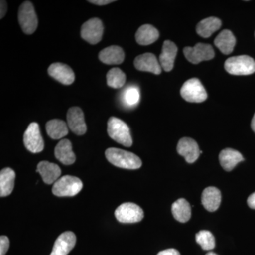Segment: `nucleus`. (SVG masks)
Segmentation results:
<instances>
[{
    "label": "nucleus",
    "mask_w": 255,
    "mask_h": 255,
    "mask_svg": "<svg viewBox=\"0 0 255 255\" xmlns=\"http://www.w3.org/2000/svg\"><path fill=\"white\" fill-rule=\"evenodd\" d=\"M225 69L233 75H249L255 73V61L248 55L231 57L226 60Z\"/></svg>",
    "instance_id": "7ed1b4c3"
},
{
    "label": "nucleus",
    "mask_w": 255,
    "mask_h": 255,
    "mask_svg": "<svg viewBox=\"0 0 255 255\" xmlns=\"http://www.w3.org/2000/svg\"><path fill=\"white\" fill-rule=\"evenodd\" d=\"M82 188L83 184L78 177L66 175L60 178L54 183L52 192L60 197L74 196L80 193Z\"/></svg>",
    "instance_id": "20e7f679"
},
{
    "label": "nucleus",
    "mask_w": 255,
    "mask_h": 255,
    "mask_svg": "<svg viewBox=\"0 0 255 255\" xmlns=\"http://www.w3.org/2000/svg\"><path fill=\"white\" fill-rule=\"evenodd\" d=\"M25 147L32 153H38L44 149V142L41 136L40 128L37 123H31L23 135Z\"/></svg>",
    "instance_id": "1a4fd4ad"
},
{
    "label": "nucleus",
    "mask_w": 255,
    "mask_h": 255,
    "mask_svg": "<svg viewBox=\"0 0 255 255\" xmlns=\"http://www.w3.org/2000/svg\"><path fill=\"white\" fill-rule=\"evenodd\" d=\"M76 236L71 231L62 233L57 238L50 255H68L76 244Z\"/></svg>",
    "instance_id": "2eb2a0df"
},
{
    "label": "nucleus",
    "mask_w": 255,
    "mask_h": 255,
    "mask_svg": "<svg viewBox=\"0 0 255 255\" xmlns=\"http://www.w3.org/2000/svg\"><path fill=\"white\" fill-rule=\"evenodd\" d=\"M9 248V239L6 236L0 237V255H5Z\"/></svg>",
    "instance_id": "7c9ffc66"
},
{
    "label": "nucleus",
    "mask_w": 255,
    "mask_h": 255,
    "mask_svg": "<svg viewBox=\"0 0 255 255\" xmlns=\"http://www.w3.org/2000/svg\"><path fill=\"white\" fill-rule=\"evenodd\" d=\"M236 43V38L232 32L229 30H223L218 35L214 41L215 46L225 55H229L232 53Z\"/></svg>",
    "instance_id": "4be33fe9"
},
{
    "label": "nucleus",
    "mask_w": 255,
    "mask_h": 255,
    "mask_svg": "<svg viewBox=\"0 0 255 255\" xmlns=\"http://www.w3.org/2000/svg\"><path fill=\"white\" fill-rule=\"evenodd\" d=\"M107 132L111 138L125 147H130L132 139L127 124L117 117H111L107 124Z\"/></svg>",
    "instance_id": "f03ea898"
},
{
    "label": "nucleus",
    "mask_w": 255,
    "mask_h": 255,
    "mask_svg": "<svg viewBox=\"0 0 255 255\" xmlns=\"http://www.w3.org/2000/svg\"><path fill=\"white\" fill-rule=\"evenodd\" d=\"M68 127L70 130L78 135H82L87 131L83 112L79 107H74L67 114Z\"/></svg>",
    "instance_id": "4468645a"
},
{
    "label": "nucleus",
    "mask_w": 255,
    "mask_h": 255,
    "mask_svg": "<svg viewBox=\"0 0 255 255\" xmlns=\"http://www.w3.org/2000/svg\"><path fill=\"white\" fill-rule=\"evenodd\" d=\"M103 33L104 25L100 18H91L82 26V38L90 44H97L101 41Z\"/></svg>",
    "instance_id": "9d476101"
},
{
    "label": "nucleus",
    "mask_w": 255,
    "mask_h": 255,
    "mask_svg": "<svg viewBox=\"0 0 255 255\" xmlns=\"http://www.w3.org/2000/svg\"><path fill=\"white\" fill-rule=\"evenodd\" d=\"M221 20L216 17H209L203 19L196 26V33L203 38H209L213 33L221 27Z\"/></svg>",
    "instance_id": "393cba45"
},
{
    "label": "nucleus",
    "mask_w": 255,
    "mask_h": 255,
    "mask_svg": "<svg viewBox=\"0 0 255 255\" xmlns=\"http://www.w3.org/2000/svg\"><path fill=\"white\" fill-rule=\"evenodd\" d=\"M159 36V31L150 24L142 25L135 34V40L139 45L148 46L155 43Z\"/></svg>",
    "instance_id": "5701e85b"
},
{
    "label": "nucleus",
    "mask_w": 255,
    "mask_h": 255,
    "mask_svg": "<svg viewBox=\"0 0 255 255\" xmlns=\"http://www.w3.org/2000/svg\"><path fill=\"white\" fill-rule=\"evenodd\" d=\"M18 22L23 33L32 34L38 27V18L33 5L31 1H26L18 9Z\"/></svg>",
    "instance_id": "39448f33"
},
{
    "label": "nucleus",
    "mask_w": 255,
    "mask_h": 255,
    "mask_svg": "<svg viewBox=\"0 0 255 255\" xmlns=\"http://www.w3.org/2000/svg\"><path fill=\"white\" fill-rule=\"evenodd\" d=\"M115 1H112V0H90L89 2L92 3L94 4L100 5V6H103V5L109 4L110 3L114 2Z\"/></svg>",
    "instance_id": "473e14b6"
},
{
    "label": "nucleus",
    "mask_w": 255,
    "mask_h": 255,
    "mask_svg": "<svg viewBox=\"0 0 255 255\" xmlns=\"http://www.w3.org/2000/svg\"><path fill=\"white\" fill-rule=\"evenodd\" d=\"M16 174L12 169L6 167L0 172V196L5 197L11 194L14 187Z\"/></svg>",
    "instance_id": "b1692460"
},
{
    "label": "nucleus",
    "mask_w": 255,
    "mask_h": 255,
    "mask_svg": "<svg viewBox=\"0 0 255 255\" xmlns=\"http://www.w3.org/2000/svg\"><path fill=\"white\" fill-rule=\"evenodd\" d=\"M126 80L125 73L118 68L111 69L107 75V85L112 88H122L125 84Z\"/></svg>",
    "instance_id": "cd10ccee"
},
{
    "label": "nucleus",
    "mask_w": 255,
    "mask_h": 255,
    "mask_svg": "<svg viewBox=\"0 0 255 255\" xmlns=\"http://www.w3.org/2000/svg\"><path fill=\"white\" fill-rule=\"evenodd\" d=\"M221 165L224 170L230 172L235 168L236 165L242 161H244L241 152L231 148L224 149L219 155Z\"/></svg>",
    "instance_id": "412c9836"
},
{
    "label": "nucleus",
    "mask_w": 255,
    "mask_h": 255,
    "mask_svg": "<svg viewBox=\"0 0 255 255\" xmlns=\"http://www.w3.org/2000/svg\"><path fill=\"white\" fill-rule=\"evenodd\" d=\"M172 212L174 219L179 222H187L191 219V216L190 204L186 199H178L172 204Z\"/></svg>",
    "instance_id": "a878e982"
},
{
    "label": "nucleus",
    "mask_w": 255,
    "mask_h": 255,
    "mask_svg": "<svg viewBox=\"0 0 255 255\" xmlns=\"http://www.w3.org/2000/svg\"><path fill=\"white\" fill-rule=\"evenodd\" d=\"M124 58L125 55L123 49L117 46L107 47L99 54L101 61L107 65H119L123 63Z\"/></svg>",
    "instance_id": "aec40b11"
},
{
    "label": "nucleus",
    "mask_w": 255,
    "mask_h": 255,
    "mask_svg": "<svg viewBox=\"0 0 255 255\" xmlns=\"http://www.w3.org/2000/svg\"><path fill=\"white\" fill-rule=\"evenodd\" d=\"M184 55L188 61L195 65L205 60L213 59L215 56L214 50L211 45L200 43L194 47L184 48Z\"/></svg>",
    "instance_id": "6e6552de"
},
{
    "label": "nucleus",
    "mask_w": 255,
    "mask_h": 255,
    "mask_svg": "<svg viewBox=\"0 0 255 255\" xmlns=\"http://www.w3.org/2000/svg\"><path fill=\"white\" fill-rule=\"evenodd\" d=\"M196 241L204 251H211L216 246L214 235L209 231H201L196 235Z\"/></svg>",
    "instance_id": "c85d7f7f"
},
{
    "label": "nucleus",
    "mask_w": 255,
    "mask_h": 255,
    "mask_svg": "<svg viewBox=\"0 0 255 255\" xmlns=\"http://www.w3.org/2000/svg\"><path fill=\"white\" fill-rule=\"evenodd\" d=\"M180 92L183 99L191 103H201L208 97L205 88L196 78L190 79L184 82Z\"/></svg>",
    "instance_id": "423d86ee"
},
{
    "label": "nucleus",
    "mask_w": 255,
    "mask_h": 255,
    "mask_svg": "<svg viewBox=\"0 0 255 255\" xmlns=\"http://www.w3.org/2000/svg\"><path fill=\"white\" fill-rule=\"evenodd\" d=\"M105 155L111 164L120 168L137 169L142 166L140 157L132 152L122 149L111 147L106 150Z\"/></svg>",
    "instance_id": "f257e3e1"
},
{
    "label": "nucleus",
    "mask_w": 255,
    "mask_h": 255,
    "mask_svg": "<svg viewBox=\"0 0 255 255\" xmlns=\"http://www.w3.org/2000/svg\"><path fill=\"white\" fill-rule=\"evenodd\" d=\"M48 73L52 78L63 85H71L75 81V77L73 70L65 64H52L48 68Z\"/></svg>",
    "instance_id": "f8f14e48"
},
{
    "label": "nucleus",
    "mask_w": 255,
    "mask_h": 255,
    "mask_svg": "<svg viewBox=\"0 0 255 255\" xmlns=\"http://www.w3.org/2000/svg\"><path fill=\"white\" fill-rule=\"evenodd\" d=\"M248 204L251 209H255V192L248 197Z\"/></svg>",
    "instance_id": "f704fd0d"
},
{
    "label": "nucleus",
    "mask_w": 255,
    "mask_h": 255,
    "mask_svg": "<svg viewBox=\"0 0 255 255\" xmlns=\"http://www.w3.org/2000/svg\"><path fill=\"white\" fill-rule=\"evenodd\" d=\"M221 191L217 188L209 187L203 191L201 203L207 211L210 212L216 211L221 205Z\"/></svg>",
    "instance_id": "6ab92c4d"
},
{
    "label": "nucleus",
    "mask_w": 255,
    "mask_h": 255,
    "mask_svg": "<svg viewBox=\"0 0 255 255\" xmlns=\"http://www.w3.org/2000/svg\"><path fill=\"white\" fill-rule=\"evenodd\" d=\"M206 255H218L216 254V253H213V252H210V253H207Z\"/></svg>",
    "instance_id": "e433bc0d"
},
{
    "label": "nucleus",
    "mask_w": 255,
    "mask_h": 255,
    "mask_svg": "<svg viewBox=\"0 0 255 255\" xmlns=\"http://www.w3.org/2000/svg\"><path fill=\"white\" fill-rule=\"evenodd\" d=\"M115 216L120 223H134L142 221L144 212L137 204L127 202L122 204L116 209Z\"/></svg>",
    "instance_id": "0eeeda50"
},
{
    "label": "nucleus",
    "mask_w": 255,
    "mask_h": 255,
    "mask_svg": "<svg viewBox=\"0 0 255 255\" xmlns=\"http://www.w3.org/2000/svg\"><path fill=\"white\" fill-rule=\"evenodd\" d=\"M55 156L61 163L65 165L73 164L76 160L71 142L68 139H63L58 142L55 148Z\"/></svg>",
    "instance_id": "a211bd4d"
},
{
    "label": "nucleus",
    "mask_w": 255,
    "mask_h": 255,
    "mask_svg": "<svg viewBox=\"0 0 255 255\" xmlns=\"http://www.w3.org/2000/svg\"><path fill=\"white\" fill-rule=\"evenodd\" d=\"M124 102L129 107L137 105L140 101V92L135 87H128L123 95Z\"/></svg>",
    "instance_id": "c756f323"
},
{
    "label": "nucleus",
    "mask_w": 255,
    "mask_h": 255,
    "mask_svg": "<svg viewBox=\"0 0 255 255\" xmlns=\"http://www.w3.org/2000/svg\"><path fill=\"white\" fill-rule=\"evenodd\" d=\"M177 152L184 157L188 163H194L201 153L197 142L190 137H183L177 145Z\"/></svg>",
    "instance_id": "9b49d317"
},
{
    "label": "nucleus",
    "mask_w": 255,
    "mask_h": 255,
    "mask_svg": "<svg viewBox=\"0 0 255 255\" xmlns=\"http://www.w3.org/2000/svg\"><path fill=\"white\" fill-rule=\"evenodd\" d=\"M251 127L253 131L255 132V114L254 117H253V120H252Z\"/></svg>",
    "instance_id": "c9c22d12"
},
{
    "label": "nucleus",
    "mask_w": 255,
    "mask_h": 255,
    "mask_svg": "<svg viewBox=\"0 0 255 255\" xmlns=\"http://www.w3.org/2000/svg\"><path fill=\"white\" fill-rule=\"evenodd\" d=\"M46 128L48 135L54 140L63 138L68 134V125L60 119H53L47 122Z\"/></svg>",
    "instance_id": "bb28decb"
},
{
    "label": "nucleus",
    "mask_w": 255,
    "mask_h": 255,
    "mask_svg": "<svg viewBox=\"0 0 255 255\" xmlns=\"http://www.w3.org/2000/svg\"><path fill=\"white\" fill-rule=\"evenodd\" d=\"M134 65L140 71L149 72L155 75H159L162 73L160 63L152 53H147L139 55L134 60Z\"/></svg>",
    "instance_id": "ddd939ff"
},
{
    "label": "nucleus",
    "mask_w": 255,
    "mask_h": 255,
    "mask_svg": "<svg viewBox=\"0 0 255 255\" xmlns=\"http://www.w3.org/2000/svg\"><path fill=\"white\" fill-rule=\"evenodd\" d=\"M1 9H0V18H2L6 14V10H7V4L6 1H1Z\"/></svg>",
    "instance_id": "72a5a7b5"
},
{
    "label": "nucleus",
    "mask_w": 255,
    "mask_h": 255,
    "mask_svg": "<svg viewBox=\"0 0 255 255\" xmlns=\"http://www.w3.org/2000/svg\"><path fill=\"white\" fill-rule=\"evenodd\" d=\"M177 47L170 41L164 42L162 53L159 55V63L164 71L170 72L174 68V60L177 53Z\"/></svg>",
    "instance_id": "f3484780"
},
{
    "label": "nucleus",
    "mask_w": 255,
    "mask_h": 255,
    "mask_svg": "<svg viewBox=\"0 0 255 255\" xmlns=\"http://www.w3.org/2000/svg\"><path fill=\"white\" fill-rule=\"evenodd\" d=\"M157 255H180V253L175 249H167L159 252Z\"/></svg>",
    "instance_id": "2f4dec72"
},
{
    "label": "nucleus",
    "mask_w": 255,
    "mask_h": 255,
    "mask_svg": "<svg viewBox=\"0 0 255 255\" xmlns=\"http://www.w3.org/2000/svg\"><path fill=\"white\" fill-rule=\"evenodd\" d=\"M37 172L41 174L43 182L47 184H54L61 174V169L56 164L48 161H41L37 166Z\"/></svg>",
    "instance_id": "dca6fc26"
}]
</instances>
